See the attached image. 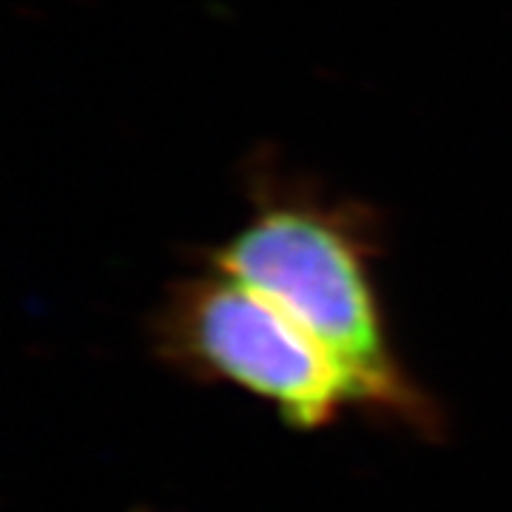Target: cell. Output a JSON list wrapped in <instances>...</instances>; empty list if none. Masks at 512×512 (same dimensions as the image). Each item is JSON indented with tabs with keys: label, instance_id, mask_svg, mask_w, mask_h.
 <instances>
[{
	"label": "cell",
	"instance_id": "cell-1",
	"mask_svg": "<svg viewBox=\"0 0 512 512\" xmlns=\"http://www.w3.org/2000/svg\"><path fill=\"white\" fill-rule=\"evenodd\" d=\"M370 225L356 205L259 188L251 220L208 254V268L262 293L328 350L356 404L430 427L433 410L404 376L370 274Z\"/></svg>",
	"mask_w": 512,
	"mask_h": 512
},
{
	"label": "cell",
	"instance_id": "cell-2",
	"mask_svg": "<svg viewBox=\"0 0 512 512\" xmlns=\"http://www.w3.org/2000/svg\"><path fill=\"white\" fill-rule=\"evenodd\" d=\"M160 348L177 365L254 393L296 430L325 427L356 404L348 376L308 330L214 268L168 296Z\"/></svg>",
	"mask_w": 512,
	"mask_h": 512
}]
</instances>
